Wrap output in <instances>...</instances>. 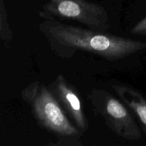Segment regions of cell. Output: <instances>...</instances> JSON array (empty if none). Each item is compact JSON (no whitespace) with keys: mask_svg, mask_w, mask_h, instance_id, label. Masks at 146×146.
I'll return each mask as SVG.
<instances>
[{"mask_svg":"<svg viewBox=\"0 0 146 146\" xmlns=\"http://www.w3.org/2000/svg\"><path fill=\"white\" fill-rule=\"evenodd\" d=\"M39 29L52 51L61 58H70L77 51H86L114 61L146 48V42L68 25L54 19L44 20Z\"/></svg>","mask_w":146,"mask_h":146,"instance_id":"obj_1","label":"cell"},{"mask_svg":"<svg viewBox=\"0 0 146 146\" xmlns=\"http://www.w3.org/2000/svg\"><path fill=\"white\" fill-rule=\"evenodd\" d=\"M21 97L30 106L35 119L44 128L61 135L77 133L48 86L38 81L33 82L21 91Z\"/></svg>","mask_w":146,"mask_h":146,"instance_id":"obj_2","label":"cell"},{"mask_svg":"<svg viewBox=\"0 0 146 146\" xmlns=\"http://www.w3.org/2000/svg\"><path fill=\"white\" fill-rule=\"evenodd\" d=\"M38 14L45 20L69 19L98 31L105 32L110 28L105 8L87 0H48Z\"/></svg>","mask_w":146,"mask_h":146,"instance_id":"obj_3","label":"cell"},{"mask_svg":"<svg viewBox=\"0 0 146 146\" xmlns=\"http://www.w3.org/2000/svg\"><path fill=\"white\" fill-rule=\"evenodd\" d=\"M89 97L96 112L102 115L113 128L125 135H138V126L121 100L102 89H94Z\"/></svg>","mask_w":146,"mask_h":146,"instance_id":"obj_4","label":"cell"},{"mask_svg":"<svg viewBox=\"0 0 146 146\" xmlns=\"http://www.w3.org/2000/svg\"><path fill=\"white\" fill-rule=\"evenodd\" d=\"M48 88L52 93L67 116L74 121L81 129L88 125L87 118L83 108L81 98L76 90L66 80L63 75H58Z\"/></svg>","mask_w":146,"mask_h":146,"instance_id":"obj_5","label":"cell"},{"mask_svg":"<svg viewBox=\"0 0 146 146\" xmlns=\"http://www.w3.org/2000/svg\"><path fill=\"white\" fill-rule=\"evenodd\" d=\"M113 89L120 99L137 115L146 131V98L136 88L125 84H114Z\"/></svg>","mask_w":146,"mask_h":146,"instance_id":"obj_6","label":"cell"},{"mask_svg":"<svg viewBox=\"0 0 146 146\" xmlns=\"http://www.w3.org/2000/svg\"><path fill=\"white\" fill-rule=\"evenodd\" d=\"M0 38L5 44H9L12 39V31L9 23L4 0H0Z\"/></svg>","mask_w":146,"mask_h":146,"instance_id":"obj_7","label":"cell"},{"mask_svg":"<svg viewBox=\"0 0 146 146\" xmlns=\"http://www.w3.org/2000/svg\"><path fill=\"white\" fill-rule=\"evenodd\" d=\"M131 34L137 36H146V17L134 26L131 29Z\"/></svg>","mask_w":146,"mask_h":146,"instance_id":"obj_8","label":"cell"}]
</instances>
